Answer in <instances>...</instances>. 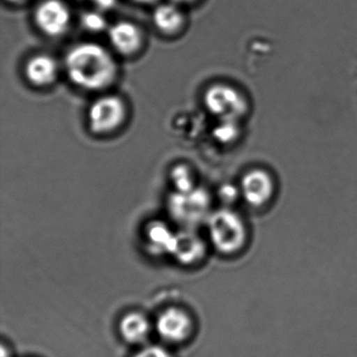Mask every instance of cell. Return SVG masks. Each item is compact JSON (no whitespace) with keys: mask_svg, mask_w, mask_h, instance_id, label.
Listing matches in <instances>:
<instances>
[{"mask_svg":"<svg viewBox=\"0 0 357 357\" xmlns=\"http://www.w3.org/2000/svg\"><path fill=\"white\" fill-rule=\"evenodd\" d=\"M64 63L70 82L84 91H103L114 84L118 76L114 56L98 43L75 45L66 54Z\"/></svg>","mask_w":357,"mask_h":357,"instance_id":"6da1fadb","label":"cell"},{"mask_svg":"<svg viewBox=\"0 0 357 357\" xmlns=\"http://www.w3.org/2000/svg\"><path fill=\"white\" fill-rule=\"evenodd\" d=\"M168 211L179 225L192 229L210 217L211 196L204 188L173 192L168 198Z\"/></svg>","mask_w":357,"mask_h":357,"instance_id":"7a4b0ae2","label":"cell"},{"mask_svg":"<svg viewBox=\"0 0 357 357\" xmlns=\"http://www.w3.org/2000/svg\"><path fill=\"white\" fill-rule=\"evenodd\" d=\"M211 241L219 252L231 254L245 241L243 221L233 211L222 208L212 213L208 220Z\"/></svg>","mask_w":357,"mask_h":357,"instance_id":"3957f363","label":"cell"},{"mask_svg":"<svg viewBox=\"0 0 357 357\" xmlns=\"http://www.w3.org/2000/svg\"><path fill=\"white\" fill-rule=\"evenodd\" d=\"M127 114V105L122 98L116 95L102 96L89 106V128L95 135H110L125 124Z\"/></svg>","mask_w":357,"mask_h":357,"instance_id":"277c9868","label":"cell"},{"mask_svg":"<svg viewBox=\"0 0 357 357\" xmlns=\"http://www.w3.org/2000/svg\"><path fill=\"white\" fill-rule=\"evenodd\" d=\"M206 109L219 121H238L248 112L245 98L234 87L227 84H214L204 96Z\"/></svg>","mask_w":357,"mask_h":357,"instance_id":"5b68a950","label":"cell"},{"mask_svg":"<svg viewBox=\"0 0 357 357\" xmlns=\"http://www.w3.org/2000/svg\"><path fill=\"white\" fill-rule=\"evenodd\" d=\"M35 24L49 37L66 34L70 26V11L61 0H45L35 11Z\"/></svg>","mask_w":357,"mask_h":357,"instance_id":"8992f818","label":"cell"},{"mask_svg":"<svg viewBox=\"0 0 357 357\" xmlns=\"http://www.w3.org/2000/svg\"><path fill=\"white\" fill-rule=\"evenodd\" d=\"M158 335L169 342H181L189 337L192 321L189 315L178 308H169L160 313L156 321Z\"/></svg>","mask_w":357,"mask_h":357,"instance_id":"52a82bcc","label":"cell"},{"mask_svg":"<svg viewBox=\"0 0 357 357\" xmlns=\"http://www.w3.org/2000/svg\"><path fill=\"white\" fill-rule=\"evenodd\" d=\"M108 36L114 49L123 56L137 55L143 47V33L133 22H116L110 26Z\"/></svg>","mask_w":357,"mask_h":357,"instance_id":"ba28073f","label":"cell"},{"mask_svg":"<svg viewBox=\"0 0 357 357\" xmlns=\"http://www.w3.org/2000/svg\"><path fill=\"white\" fill-rule=\"evenodd\" d=\"M241 189L248 204L260 206L271 199L275 185L268 173L262 170H254L244 175Z\"/></svg>","mask_w":357,"mask_h":357,"instance_id":"9c48e42d","label":"cell"},{"mask_svg":"<svg viewBox=\"0 0 357 357\" xmlns=\"http://www.w3.org/2000/svg\"><path fill=\"white\" fill-rule=\"evenodd\" d=\"M57 61L47 54L33 56L26 62L24 75L26 80L36 87H49L53 85L58 77Z\"/></svg>","mask_w":357,"mask_h":357,"instance_id":"30bf717a","label":"cell"},{"mask_svg":"<svg viewBox=\"0 0 357 357\" xmlns=\"http://www.w3.org/2000/svg\"><path fill=\"white\" fill-rule=\"evenodd\" d=\"M204 250V241L191 229H187L175 235L170 255L183 264H191L202 258Z\"/></svg>","mask_w":357,"mask_h":357,"instance_id":"8fae6325","label":"cell"},{"mask_svg":"<svg viewBox=\"0 0 357 357\" xmlns=\"http://www.w3.org/2000/svg\"><path fill=\"white\" fill-rule=\"evenodd\" d=\"M153 24L162 34L174 36L183 30L185 16L176 5L162 3L154 10Z\"/></svg>","mask_w":357,"mask_h":357,"instance_id":"7c38bea8","label":"cell"},{"mask_svg":"<svg viewBox=\"0 0 357 357\" xmlns=\"http://www.w3.org/2000/svg\"><path fill=\"white\" fill-rule=\"evenodd\" d=\"M175 235L166 223L156 221L150 223L146 231L149 250L154 254H171Z\"/></svg>","mask_w":357,"mask_h":357,"instance_id":"4fadbf2b","label":"cell"},{"mask_svg":"<svg viewBox=\"0 0 357 357\" xmlns=\"http://www.w3.org/2000/svg\"><path fill=\"white\" fill-rule=\"evenodd\" d=\"M150 324L142 313L131 312L120 321V332L126 342L139 344L149 335Z\"/></svg>","mask_w":357,"mask_h":357,"instance_id":"5bb4252c","label":"cell"},{"mask_svg":"<svg viewBox=\"0 0 357 357\" xmlns=\"http://www.w3.org/2000/svg\"><path fill=\"white\" fill-rule=\"evenodd\" d=\"M170 178L176 192H188L196 188L193 171L185 164H177L170 172Z\"/></svg>","mask_w":357,"mask_h":357,"instance_id":"9a60e30c","label":"cell"},{"mask_svg":"<svg viewBox=\"0 0 357 357\" xmlns=\"http://www.w3.org/2000/svg\"><path fill=\"white\" fill-rule=\"evenodd\" d=\"M213 133L219 143H233L239 137L240 128L238 121H219V124L215 127Z\"/></svg>","mask_w":357,"mask_h":357,"instance_id":"2e32d148","label":"cell"},{"mask_svg":"<svg viewBox=\"0 0 357 357\" xmlns=\"http://www.w3.org/2000/svg\"><path fill=\"white\" fill-rule=\"evenodd\" d=\"M82 26L89 32L99 33L107 28L105 17L99 12H87L82 16Z\"/></svg>","mask_w":357,"mask_h":357,"instance_id":"e0dca14e","label":"cell"},{"mask_svg":"<svg viewBox=\"0 0 357 357\" xmlns=\"http://www.w3.org/2000/svg\"><path fill=\"white\" fill-rule=\"evenodd\" d=\"M133 357H172V355L162 347L149 346L137 352Z\"/></svg>","mask_w":357,"mask_h":357,"instance_id":"ac0fdd59","label":"cell"},{"mask_svg":"<svg viewBox=\"0 0 357 357\" xmlns=\"http://www.w3.org/2000/svg\"><path fill=\"white\" fill-rule=\"evenodd\" d=\"M91 3L100 10H109L114 7L116 0H91Z\"/></svg>","mask_w":357,"mask_h":357,"instance_id":"d6986e66","label":"cell"},{"mask_svg":"<svg viewBox=\"0 0 357 357\" xmlns=\"http://www.w3.org/2000/svg\"><path fill=\"white\" fill-rule=\"evenodd\" d=\"M220 195L225 202H231V200H234V198L236 197V192L234 188L227 185V187L221 189Z\"/></svg>","mask_w":357,"mask_h":357,"instance_id":"ffe728a7","label":"cell"},{"mask_svg":"<svg viewBox=\"0 0 357 357\" xmlns=\"http://www.w3.org/2000/svg\"><path fill=\"white\" fill-rule=\"evenodd\" d=\"M175 3H192L196 0H173Z\"/></svg>","mask_w":357,"mask_h":357,"instance_id":"44dd1931","label":"cell"},{"mask_svg":"<svg viewBox=\"0 0 357 357\" xmlns=\"http://www.w3.org/2000/svg\"><path fill=\"white\" fill-rule=\"evenodd\" d=\"M135 1L139 3H154L155 0H135Z\"/></svg>","mask_w":357,"mask_h":357,"instance_id":"7402d4cb","label":"cell"},{"mask_svg":"<svg viewBox=\"0 0 357 357\" xmlns=\"http://www.w3.org/2000/svg\"><path fill=\"white\" fill-rule=\"evenodd\" d=\"M9 3H15V5H20V3H24L26 0H8Z\"/></svg>","mask_w":357,"mask_h":357,"instance_id":"603a6c76","label":"cell"}]
</instances>
